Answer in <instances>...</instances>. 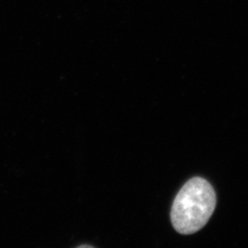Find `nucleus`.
I'll use <instances>...</instances> for the list:
<instances>
[{
    "instance_id": "nucleus-1",
    "label": "nucleus",
    "mask_w": 248,
    "mask_h": 248,
    "mask_svg": "<svg viewBox=\"0 0 248 248\" xmlns=\"http://www.w3.org/2000/svg\"><path fill=\"white\" fill-rule=\"evenodd\" d=\"M216 193L203 177L189 179L176 196L171 209V222L178 233L192 234L208 223L216 208Z\"/></svg>"
},
{
    "instance_id": "nucleus-2",
    "label": "nucleus",
    "mask_w": 248,
    "mask_h": 248,
    "mask_svg": "<svg viewBox=\"0 0 248 248\" xmlns=\"http://www.w3.org/2000/svg\"><path fill=\"white\" fill-rule=\"evenodd\" d=\"M79 248H92V247L89 245H82V246H80Z\"/></svg>"
}]
</instances>
